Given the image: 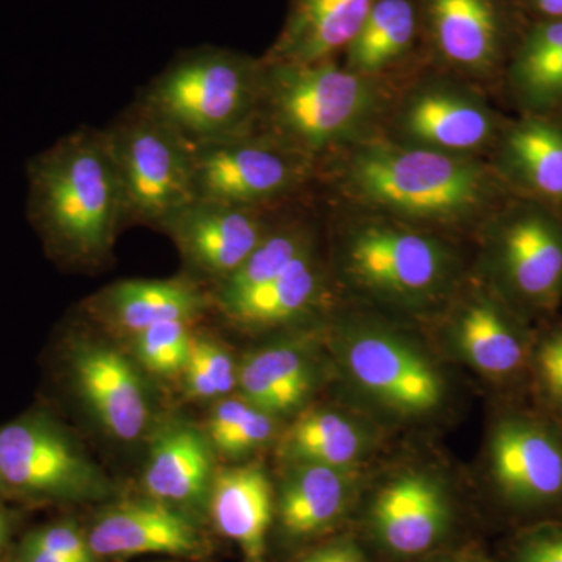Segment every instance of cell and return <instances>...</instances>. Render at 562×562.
I'll return each mask as SVG.
<instances>
[{
    "label": "cell",
    "mask_w": 562,
    "mask_h": 562,
    "mask_svg": "<svg viewBox=\"0 0 562 562\" xmlns=\"http://www.w3.org/2000/svg\"><path fill=\"white\" fill-rule=\"evenodd\" d=\"M327 161L333 184L355 211L432 232L479 224L497 198L494 176L479 157L422 149L387 136H369Z\"/></svg>",
    "instance_id": "6da1fadb"
},
{
    "label": "cell",
    "mask_w": 562,
    "mask_h": 562,
    "mask_svg": "<svg viewBox=\"0 0 562 562\" xmlns=\"http://www.w3.org/2000/svg\"><path fill=\"white\" fill-rule=\"evenodd\" d=\"M384 83L336 60L265 61L255 132L310 158L319 169L333 155L375 135L390 102Z\"/></svg>",
    "instance_id": "7a4b0ae2"
},
{
    "label": "cell",
    "mask_w": 562,
    "mask_h": 562,
    "mask_svg": "<svg viewBox=\"0 0 562 562\" xmlns=\"http://www.w3.org/2000/svg\"><path fill=\"white\" fill-rule=\"evenodd\" d=\"M32 213L60 254L98 265L125 221L116 166L103 131L70 133L33 162Z\"/></svg>",
    "instance_id": "3957f363"
},
{
    "label": "cell",
    "mask_w": 562,
    "mask_h": 562,
    "mask_svg": "<svg viewBox=\"0 0 562 562\" xmlns=\"http://www.w3.org/2000/svg\"><path fill=\"white\" fill-rule=\"evenodd\" d=\"M262 81V58L194 47L177 55L136 103L199 146L257 131Z\"/></svg>",
    "instance_id": "277c9868"
},
{
    "label": "cell",
    "mask_w": 562,
    "mask_h": 562,
    "mask_svg": "<svg viewBox=\"0 0 562 562\" xmlns=\"http://www.w3.org/2000/svg\"><path fill=\"white\" fill-rule=\"evenodd\" d=\"M339 233V266L358 290L401 308H425L449 297L460 258L438 232L355 211Z\"/></svg>",
    "instance_id": "5b68a950"
},
{
    "label": "cell",
    "mask_w": 562,
    "mask_h": 562,
    "mask_svg": "<svg viewBox=\"0 0 562 562\" xmlns=\"http://www.w3.org/2000/svg\"><path fill=\"white\" fill-rule=\"evenodd\" d=\"M120 179L125 221L158 228L194 201V146L135 105L103 128Z\"/></svg>",
    "instance_id": "8992f818"
},
{
    "label": "cell",
    "mask_w": 562,
    "mask_h": 562,
    "mask_svg": "<svg viewBox=\"0 0 562 562\" xmlns=\"http://www.w3.org/2000/svg\"><path fill=\"white\" fill-rule=\"evenodd\" d=\"M316 162L260 132L194 146V199L272 211L317 176Z\"/></svg>",
    "instance_id": "52a82bcc"
},
{
    "label": "cell",
    "mask_w": 562,
    "mask_h": 562,
    "mask_svg": "<svg viewBox=\"0 0 562 562\" xmlns=\"http://www.w3.org/2000/svg\"><path fill=\"white\" fill-rule=\"evenodd\" d=\"M487 472L513 513L562 512V424L538 409H506L491 427Z\"/></svg>",
    "instance_id": "ba28073f"
},
{
    "label": "cell",
    "mask_w": 562,
    "mask_h": 562,
    "mask_svg": "<svg viewBox=\"0 0 562 562\" xmlns=\"http://www.w3.org/2000/svg\"><path fill=\"white\" fill-rule=\"evenodd\" d=\"M0 479L22 495L49 501H101L113 491L68 432L41 414L0 428Z\"/></svg>",
    "instance_id": "9c48e42d"
},
{
    "label": "cell",
    "mask_w": 562,
    "mask_h": 562,
    "mask_svg": "<svg viewBox=\"0 0 562 562\" xmlns=\"http://www.w3.org/2000/svg\"><path fill=\"white\" fill-rule=\"evenodd\" d=\"M342 361L350 379L387 412L408 419L438 413L446 402L441 371L402 333L357 324L342 336Z\"/></svg>",
    "instance_id": "30bf717a"
},
{
    "label": "cell",
    "mask_w": 562,
    "mask_h": 562,
    "mask_svg": "<svg viewBox=\"0 0 562 562\" xmlns=\"http://www.w3.org/2000/svg\"><path fill=\"white\" fill-rule=\"evenodd\" d=\"M495 292L516 312L550 314L562 297V228L522 211L494 222L486 246Z\"/></svg>",
    "instance_id": "8fae6325"
},
{
    "label": "cell",
    "mask_w": 562,
    "mask_h": 562,
    "mask_svg": "<svg viewBox=\"0 0 562 562\" xmlns=\"http://www.w3.org/2000/svg\"><path fill=\"white\" fill-rule=\"evenodd\" d=\"M387 138L442 154L479 157L497 132L494 111L460 81H420L392 114Z\"/></svg>",
    "instance_id": "7c38bea8"
},
{
    "label": "cell",
    "mask_w": 562,
    "mask_h": 562,
    "mask_svg": "<svg viewBox=\"0 0 562 562\" xmlns=\"http://www.w3.org/2000/svg\"><path fill=\"white\" fill-rule=\"evenodd\" d=\"M268 213L194 199L166 217L158 231L172 239L192 271L220 286L276 224Z\"/></svg>",
    "instance_id": "4fadbf2b"
},
{
    "label": "cell",
    "mask_w": 562,
    "mask_h": 562,
    "mask_svg": "<svg viewBox=\"0 0 562 562\" xmlns=\"http://www.w3.org/2000/svg\"><path fill=\"white\" fill-rule=\"evenodd\" d=\"M449 325L454 349L476 372L498 384L528 380L535 335L497 292H469L454 305Z\"/></svg>",
    "instance_id": "5bb4252c"
},
{
    "label": "cell",
    "mask_w": 562,
    "mask_h": 562,
    "mask_svg": "<svg viewBox=\"0 0 562 562\" xmlns=\"http://www.w3.org/2000/svg\"><path fill=\"white\" fill-rule=\"evenodd\" d=\"M69 349L74 386L103 430L124 442L139 439L149 425L151 405L135 364L95 339H76Z\"/></svg>",
    "instance_id": "9a60e30c"
},
{
    "label": "cell",
    "mask_w": 562,
    "mask_h": 562,
    "mask_svg": "<svg viewBox=\"0 0 562 562\" xmlns=\"http://www.w3.org/2000/svg\"><path fill=\"white\" fill-rule=\"evenodd\" d=\"M427 50L443 68L461 76H490L505 44L501 0H417Z\"/></svg>",
    "instance_id": "2e32d148"
},
{
    "label": "cell",
    "mask_w": 562,
    "mask_h": 562,
    "mask_svg": "<svg viewBox=\"0 0 562 562\" xmlns=\"http://www.w3.org/2000/svg\"><path fill=\"white\" fill-rule=\"evenodd\" d=\"M95 558L172 554L201 558L206 542L190 514L155 498H136L110 505L87 532Z\"/></svg>",
    "instance_id": "e0dca14e"
},
{
    "label": "cell",
    "mask_w": 562,
    "mask_h": 562,
    "mask_svg": "<svg viewBox=\"0 0 562 562\" xmlns=\"http://www.w3.org/2000/svg\"><path fill=\"white\" fill-rule=\"evenodd\" d=\"M371 522L384 549L398 557H417L438 546L449 531L452 503L435 476L403 473L376 494Z\"/></svg>",
    "instance_id": "ac0fdd59"
},
{
    "label": "cell",
    "mask_w": 562,
    "mask_h": 562,
    "mask_svg": "<svg viewBox=\"0 0 562 562\" xmlns=\"http://www.w3.org/2000/svg\"><path fill=\"white\" fill-rule=\"evenodd\" d=\"M214 473L209 436L187 422H172L151 442L143 473L144 491L147 497L194 517L209 506Z\"/></svg>",
    "instance_id": "d6986e66"
},
{
    "label": "cell",
    "mask_w": 562,
    "mask_h": 562,
    "mask_svg": "<svg viewBox=\"0 0 562 562\" xmlns=\"http://www.w3.org/2000/svg\"><path fill=\"white\" fill-rule=\"evenodd\" d=\"M211 305L213 297L191 279L122 280L98 292L88 308L106 328L131 338L166 322L194 324Z\"/></svg>",
    "instance_id": "ffe728a7"
},
{
    "label": "cell",
    "mask_w": 562,
    "mask_h": 562,
    "mask_svg": "<svg viewBox=\"0 0 562 562\" xmlns=\"http://www.w3.org/2000/svg\"><path fill=\"white\" fill-rule=\"evenodd\" d=\"M376 0H290L283 27L262 60L308 65L336 60Z\"/></svg>",
    "instance_id": "44dd1931"
},
{
    "label": "cell",
    "mask_w": 562,
    "mask_h": 562,
    "mask_svg": "<svg viewBox=\"0 0 562 562\" xmlns=\"http://www.w3.org/2000/svg\"><path fill=\"white\" fill-rule=\"evenodd\" d=\"M206 508L221 535L238 543L246 562H265L276 512L265 469L246 464L216 471Z\"/></svg>",
    "instance_id": "7402d4cb"
},
{
    "label": "cell",
    "mask_w": 562,
    "mask_h": 562,
    "mask_svg": "<svg viewBox=\"0 0 562 562\" xmlns=\"http://www.w3.org/2000/svg\"><path fill=\"white\" fill-rule=\"evenodd\" d=\"M325 291V272L314 249L268 283L213 305L238 327L268 330L313 313L324 301Z\"/></svg>",
    "instance_id": "603a6c76"
},
{
    "label": "cell",
    "mask_w": 562,
    "mask_h": 562,
    "mask_svg": "<svg viewBox=\"0 0 562 562\" xmlns=\"http://www.w3.org/2000/svg\"><path fill=\"white\" fill-rule=\"evenodd\" d=\"M422 36L417 0H376L347 49L342 65L351 72L384 79L387 72L413 57Z\"/></svg>",
    "instance_id": "cb8c5ba5"
},
{
    "label": "cell",
    "mask_w": 562,
    "mask_h": 562,
    "mask_svg": "<svg viewBox=\"0 0 562 562\" xmlns=\"http://www.w3.org/2000/svg\"><path fill=\"white\" fill-rule=\"evenodd\" d=\"M350 501L344 469L294 464L281 483L277 514L292 538H312L338 522Z\"/></svg>",
    "instance_id": "d4e9b609"
},
{
    "label": "cell",
    "mask_w": 562,
    "mask_h": 562,
    "mask_svg": "<svg viewBox=\"0 0 562 562\" xmlns=\"http://www.w3.org/2000/svg\"><path fill=\"white\" fill-rule=\"evenodd\" d=\"M312 384V362L297 342L272 344L249 355L238 368L244 401L273 417L297 409Z\"/></svg>",
    "instance_id": "484cf974"
},
{
    "label": "cell",
    "mask_w": 562,
    "mask_h": 562,
    "mask_svg": "<svg viewBox=\"0 0 562 562\" xmlns=\"http://www.w3.org/2000/svg\"><path fill=\"white\" fill-rule=\"evenodd\" d=\"M369 438L357 420L331 409H314L292 424L281 439L280 453L292 464L347 469L360 461Z\"/></svg>",
    "instance_id": "4316f807"
},
{
    "label": "cell",
    "mask_w": 562,
    "mask_h": 562,
    "mask_svg": "<svg viewBox=\"0 0 562 562\" xmlns=\"http://www.w3.org/2000/svg\"><path fill=\"white\" fill-rule=\"evenodd\" d=\"M501 166L528 191L562 199V131L546 121L514 125L503 138Z\"/></svg>",
    "instance_id": "83f0119b"
},
{
    "label": "cell",
    "mask_w": 562,
    "mask_h": 562,
    "mask_svg": "<svg viewBox=\"0 0 562 562\" xmlns=\"http://www.w3.org/2000/svg\"><path fill=\"white\" fill-rule=\"evenodd\" d=\"M316 249L312 227L305 222L292 221L273 224L268 235L251 251L250 257L220 286L214 288L213 303L246 294L268 283L281 272Z\"/></svg>",
    "instance_id": "f1b7e54d"
},
{
    "label": "cell",
    "mask_w": 562,
    "mask_h": 562,
    "mask_svg": "<svg viewBox=\"0 0 562 562\" xmlns=\"http://www.w3.org/2000/svg\"><path fill=\"white\" fill-rule=\"evenodd\" d=\"M513 83L532 103L562 95V20L536 25L525 36L512 68Z\"/></svg>",
    "instance_id": "f546056e"
},
{
    "label": "cell",
    "mask_w": 562,
    "mask_h": 562,
    "mask_svg": "<svg viewBox=\"0 0 562 562\" xmlns=\"http://www.w3.org/2000/svg\"><path fill=\"white\" fill-rule=\"evenodd\" d=\"M136 360L154 375H181L190 361L194 333L191 322H166L131 336Z\"/></svg>",
    "instance_id": "4dcf8cb0"
},
{
    "label": "cell",
    "mask_w": 562,
    "mask_h": 562,
    "mask_svg": "<svg viewBox=\"0 0 562 562\" xmlns=\"http://www.w3.org/2000/svg\"><path fill=\"white\" fill-rule=\"evenodd\" d=\"M527 382L538 412L562 424V322L535 335Z\"/></svg>",
    "instance_id": "1f68e13d"
},
{
    "label": "cell",
    "mask_w": 562,
    "mask_h": 562,
    "mask_svg": "<svg viewBox=\"0 0 562 562\" xmlns=\"http://www.w3.org/2000/svg\"><path fill=\"white\" fill-rule=\"evenodd\" d=\"M22 542L70 562H95L87 532L74 524L61 522L38 528L25 536Z\"/></svg>",
    "instance_id": "d6a6232c"
},
{
    "label": "cell",
    "mask_w": 562,
    "mask_h": 562,
    "mask_svg": "<svg viewBox=\"0 0 562 562\" xmlns=\"http://www.w3.org/2000/svg\"><path fill=\"white\" fill-rule=\"evenodd\" d=\"M509 562H562V520H542L520 531Z\"/></svg>",
    "instance_id": "836d02e7"
},
{
    "label": "cell",
    "mask_w": 562,
    "mask_h": 562,
    "mask_svg": "<svg viewBox=\"0 0 562 562\" xmlns=\"http://www.w3.org/2000/svg\"><path fill=\"white\" fill-rule=\"evenodd\" d=\"M276 428V417L254 406L243 424L214 446V452L228 458L246 457L271 441Z\"/></svg>",
    "instance_id": "e575fe53"
},
{
    "label": "cell",
    "mask_w": 562,
    "mask_h": 562,
    "mask_svg": "<svg viewBox=\"0 0 562 562\" xmlns=\"http://www.w3.org/2000/svg\"><path fill=\"white\" fill-rule=\"evenodd\" d=\"M192 346L201 357L211 382L216 387L217 395L225 397V395L232 394L233 390L238 387V368H236L231 351L216 339H211L210 336L194 335Z\"/></svg>",
    "instance_id": "d590c367"
},
{
    "label": "cell",
    "mask_w": 562,
    "mask_h": 562,
    "mask_svg": "<svg viewBox=\"0 0 562 562\" xmlns=\"http://www.w3.org/2000/svg\"><path fill=\"white\" fill-rule=\"evenodd\" d=\"M251 408H254V405L244 401L243 397L224 398V401L217 402L210 414L209 432H206L213 447L222 441L225 436L235 431L243 424V420L249 416Z\"/></svg>",
    "instance_id": "8d00e7d4"
},
{
    "label": "cell",
    "mask_w": 562,
    "mask_h": 562,
    "mask_svg": "<svg viewBox=\"0 0 562 562\" xmlns=\"http://www.w3.org/2000/svg\"><path fill=\"white\" fill-rule=\"evenodd\" d=\"M194 344V342H192ZM184 386L190 392L191 397L201 398V401H211V398H220L217 395L216 387L211 382L209 372H206L205 366L199 357L198 351L192 346L190 361H188L187 368H184Z\"/></svg>",
    "instance_id": "74e56055"
},
{
    "label": "cell",
    "mask_w": 562,
    "mask_h": 562,
    "mask_svg": "<svg viewBox=\"0 0 562 562\" xmlns=\"http://www.w3.org/2000/svg\"><path fill=\"white\" fill-rule=\"evenodd\" d=\"M299 562H368L355 543L333 542L303 554Z\"/></svg>",
    "instance_id": "f35d334b"
},
{
    "label": "cell",
    "mask_w": 562,
    "mask_h": 562,
    "mask_svg": "<svg viewBox=\"0 0 562 562\" xmlns=\"http://www.w3.org/2000/svg\"><path fill=\"white\" fill-rule=\"evenodd\" d=\"M10 562H70L63 560L60 557L44 552V550L36 549V547L29 546V543L21 542L16 552L11 557Z\"/></svg>",
    "instance_id": "ab89813d"
},
{
    "label": "cell",
    "mask_w": 562,
    "mask_h": 562,
    "mask_svg": "<svg viewBox=\"0 0 562 562\" xmlns=\"http://www.w3.org/2000/svg\"><path fill=\"white\" fill-rule=\"evenodd\" d=\"M531 3L549 20H562V0H531Z\"/></svg>",
    "instance_id": "60d3db41"
},
{
    "label": "cell",
    "mask_w": 562,
    "mask_h": 562,
    "mask_svg": "<svg viewBox=\"0 0 562 562\" xmlns=\"http://www.w3.org/2000/svg\"><path fill=\"white\" fill-rule=\"evenodd\" d=\"M439 562H487L483 557L475 553H461L457 554V557L447 558V560H442Z\"/></svg>",
    "instance_id": "b9f144b4"
},
{
    "label": "cell",
    "mask_w": 562,
    "mask_h": 562,
    "mask_svg": "<svg viewBox=\"0 0 562 562\" xmlns=\"http://www.w3.org/2000/svg\"><path fill=\"white\" fill-rule=\"evenodd\" d=\"M7 541H9V522L5 516L0 513V554L5 550Z\"/></svg>",
    "instance_id": "7bdbcfd3"
},
{
    "label": "cell",
    "mask_w": 562,
    "mask_h": 562,
    "mask_svg": "<svg viewBox=\"0 0 562 562\" xmlns=\"http://www.w3.org/2000/svg\"><path fill=\"white\" fill-rule=\"evenodd\" d=\"M3 487V483H2V479H0V490H2Z\"/></svg>",
    "instance_id": "ee69618b"
}]
</instances>
